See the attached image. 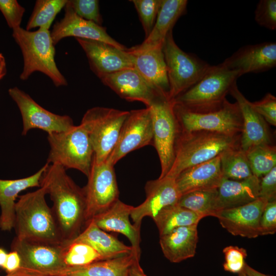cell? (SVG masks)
<instances>
[{
	"label": "cell",
	"mask_w": 276,
	"mask_h": 276,
	"mask_svg": "<svg viewBox=\"0 0 276 276\" xmlns=\"http://www.w3.org/2000/svg\"><path fill=\"white\" fill-rule=\"evenodd\" d=\"M162 47L131 52L133 67L159 95L169 98V84Z\"/></svg>",
	"instance_id": "obj_22"
},
{
	"label": "cell",
	"mask_w": 276,
	"mask_h": 276,
	"mask_svg": "<svg viewBox=\"0 0 276 276\" xmlns=\"http://www.w3.org/2000/svg\"><path fill=\"white\" fill-rule=\"evenodd\" d=\"M229 94L236 100L242 118L240 148L246 152L259 145L271 144V135L267 123L240 91L237 83L232 86Z\"/></svg>",
	"instance_id": "obj_20"
},
{
	"label": "cell",
	"mask_w": 276,
	"mask_h": 276,
	"mask_svg": "<svg viewBox=\"0 0 276 276\" xmlns=\"http://www.w3.org/2000/svg\"><path fill=\"white\" fill-rule=\"evenodd\" d=\"M259 197L268 201L276 199V167L260 178Z\"/></svg>",
	"instance_id": "obj_44"
},
{
	"label": "cell",
	"mask_w": 276,
	"mask_h": 276,
	"mask_svg": "<svg viewBox=\"0 0 276 276\" xmlns=\"http://www.w3.org/2000/svg\"><path fill=\"white\" fill-rule=\"evenodd\" d=\"M222 178L219 155L183 170L175 181L182 195L195 191L217 189Z\"/></svg>",
	"instance_id": "obj_24"
},
{
	"label": "cell",
	"mask_w": 276,
	"mask_h": 276,
	"mask_svg": "<svg viewBox=\"0 0 276 276\" xmlns=\"http://www.w3.org/2000/svg\"><path fill=\"white\" fill-rule=\"evenodd\" d=\"M259 183L260 178L254 175L242 180L222 178L217 189V211L254 201L259 197Z\"/></svg>",
	"instance_id": "obj_28"
},
{
	"label": "cell",
	"mask_w": 276,
	"mask_h": 276,
	"mask_svg": "<svg viewBox=\"0 0 276 276\" xmlns=\"http://www.w3.org/2000/svg\"><path fill=\"white\" fill-rule=\"evenodd\" d=\"M217 189L198 190L182 195L177 204L202 216H214L217 211Z\"/></svg>",
	"instance_id": "obj_33"
},
{
	"label": "cell",
	"mask_w": 276,
	"mask_h": 276,
	"mask_svg": "<svg viewBox=\"0 0 276 276\" xmlns=\"http://www.w3.org/2000/svg\"><path fill=\"white\" fill-rule=\"evenodd\" d=\"M162 50L169 84V99L173 100L195 85L211 65L182 50L174 41L172 31L168 34Z\"/></svg>",
	"instance_id": "obj_8"
},
{
	"label": "cell",
	"mask_w": 276,
	"mask_h": 276,
	"mask_svg": "<svg viewBox=\"0 0 276 276\" xmlns=\"http://www.w3.org/2000/svg\"><path fill=\"white\" fill-rule=\"evenodd\" d=\"M253 175L259 178L276 167V147L262 144L252 147L246 152Z\"/></svg>",
	"instance_id": "obj_35"
},
{
	"label": "cell",
	"mask_w": 276,
	"mask_h": 276,
	"mask_svg": "<svg viewBox=\"0 0 276 276\" xmlns=\"http://www.w3.org/2000/svg\"><path fill=\"white\" fill-rule=\"evenodd\" d=\"M0 10L10 28L20 27L25 9L17 1L0 0Z\"/></svg>",
	"instance_id": "obj_41"
},
{
	"label": "cell",
	"mask_w": 276,
	"mask_h": 276,
	"mask_svg": "<svg viewBox=\"0 0 276 276\" xmlns=\"http://www.w3.org/2000/svg\"><path fill=\"white\" fill-rule=\"evenodd\" d=\"M146 37L150 33L156 20L162 0H132Z\"/></svg>",
	"instance_id": "obj_37"
},
{
	"label": "cell",
	"mask_w": 276,
	"mask_h": 276,
	"mask_svg": "<svg viewBox=\"0 0 276 276\" xmlns=\"http://www.w3.org/2000/svg\"><path fill=\"white\" fill-rule=\"evenodd\" d=\"M140 259L139 258L135 259L130 267L128 276H147L140 266Z\"/></svg>",
	"instance_id": "obj_46"
},
{
	"label": "cell",
	"mask_w": 276,
	"mask_h": 276,
	"mask_svg": "<svg viewBox=\"0 0 276 276\" xmlns=\"http://www.w3.org/2000/svg\"><path fill=\"white\" fill-rule=\"evenodd\" d=\"M40 183L53 201L51 209L65 245L85 226L86 202L83 188L75 183L63 167L48 163Z\"/></svg>",
	"instance_id": "obj_1"
},
{
	"label": "cell",
	"mask_w": 276,
	"mask_h": 276,
	"mask_svg": "<svg viewBox=\"0 0 276 276\" xmlns=\"http://www.w3.org/2000/svg\"><path fill=\"white\" fill-rule=\"evenodd\" d=\"M136 258L140 257L132 252L83 266L66 267L51 276H128L130 267Z\"/></svg>",
	"instance_id": "obj_29"
},
{
	"label": "cell",
	"mask_w": 276,
	"mask_h": 276,
	"mask_svg": "<svg viewBox=\"0 0 276 276\" xmlns=\"http://www.w3.org/2000/svg\"><path fill=\"white\" fill-rule=\"evenodd\" d=\"M50 150L47 162L67 169H76L87 177L91 167L94 152L88 135L80 124L68 130L48 134Z\"/></svg>",
	"instance_id": "obj_6"
},
{
	"label": "cell",
	"mask_w": 276,
	"mask_h": 276,
	"mask_svg": "<svg viewBox=\"0 0 276 276\" xmlns=\"http://www.w3.org/2000/svg\"><path fill=\"white\" fill-rule=\"evenodd\" d=\"M222 63L238 72L240 77L268 71L276 66V43L264 42L242 47Z\"/></svg>",
	"instance_id": "obj_19"
},
{
	"label": "cell",
	"mask_w": 276,
	"mask_h": 276,
	"mask_svg": "<svg viewBox=\"0 0 276 276\" xmlns=\"http://www.w3.org/2000/svg\"><path fill=\"white\" fill-rule=\"evenodd\" d=\"M128 111L112 108L94 107L84 113L80 124L86 130L97 164L106 160L118 139Z\"/></svg>",
	"instance_id": "obj_9"
},
{
	"label": "cell",
	"mask_w": 276,
	"mask_h": 276,
	"mask_svg": "<svg viewBox=\"0 0 276 276\" xmlns=\"http://www.w3.org/2000/svg\"><path fill=\"white\" fill-rule=\"evenodd\" d=\"M240 77L222 63L211 65L203 76L193 86L173 102L189 111L206 112L220 108L226 96Z\"/></svg>",
	"instance_id": "obj_4"
},
{
	"label": "cell",
	"mask_w": 276,
	"mask_h": 276,
	"mask_svg": "<svg viewBox=\"0 0 276 276\" xmlns=\"http://www.w3.org/2000/svg\"><path fill=\"white\" fill-rule=\"evenodd\" d=\"M242 271L246 276H269L255 270L248 265L246 262L244 265Z\"/></svg>",
	"instance_id": "obj_47"
},
{
	"label": "cell",
	"mask_w": 276,
	"mask_h": 276,
	"mask_svg": "<svg viewBox=\"0 0 276 276\" xmlns=\"http://www.w3.org/2000/svg\"><path fill=\"white\" fill-rule=\"evenodd\" d=\"M198 240L197 225L177 227L159 236L163 253L172 263H179L193 257Z\"/></svg>",
	"instance_id": "obj_27"
},
{
	"label": "cell",
	"mask_w": 276,
	"mask_h": 276,
	"mask_svg": "<svg viewBox=\"0 0 276 276\" xmlns=\"http://www.w3.org/2000/svg\"><path fill=\"white\" fill-rule=\"evenodd\" d=\"M255 110L260 114L266 123L276 126V98L267 93L261 100L251 102Z\"/></svg>",
	"instance_id": "obj_42"
},
{
	"label": "cell",
	"mask_w": 276,
	"mask_h": 276,
	"mask_svg": "<svg viewBox=\"0 0 276 276\" xmlns=\"http://www.w3.org/2000/svg\"><path fill=\"white\" fill-rule=\"evenodd\" d=\"M68 3L74 12L80 17L101 26L102 18L97 0H72Z\"/></svg>",
	"instance_id": "obj_39"
},
{
	"label": "cell",
	"mask_w": 276,
	"mask_h": 276,
	"mask_svg": "<svg viewBox=\"0 0 276 276\" xmlns=\"http://www.w3.org/2000/svg\"><path fill=\"white\" fill-rule=\"evenodd\" d=\"M100 79L121 98L128 101L142 102L146 107L163 96L149 86L133 68L108 74Z\"/></svg>",
	"instance_id": "obj_21"
},
{
	"label": "cell",
	"mask_w": 276,
	"mask_h": 276,
	"mask_svg": "<svg viewBox=\"0 0 276 276\" xmlns=\"http://www.w3.org/2000/svg\"><path fill=\"white\" fill-rule=\"evenodd\" d=\"M63 258L66 267L83 266L107 259L90 245L78 241L64 245Z\"/></svg>",
	"instance_id": "obj_36"
},
{
	"label": "cell",
	"mask_w": 276,
	"mask_h": 276,
	"mask_svg": "<svg viewBox=\"0 0 276 276\" xmlns=\"http://www.w3.org/2000/svg\"><path fill=\"white\" fill-rule=\"evenodd\" d=\"M20 265V258L15 250H11L7 254L5 263L3 267L7 274H10L17 270Z\"/></svg>",
	"instance_id": "obj_45"
},
{
	"label": "cell",
	"mask_w": 276,
	"mask_h": 276,
	"mask_svg": "<svg viewBox=\"0 0 276 276\" xmlns=\"http://www.w3.org/2000/svg\"><path fill=\"white\" fill-rule=\"evenodd\" d=\"M9 94L20 110L23 124L22 135L33 129H39L48 134L65 131L74 125L68 116H60L42 107L28 94L14 87L9 89Z\"/></svg>",
	"instance_id": "obj_14"
},
{
	"label": "cell",
	"mask_w": 276,
	"mask_h": 276,
	"mask_svg": "<svg viewBox=\"0 0 276 276\" xmlns=\"http://www.w3.org/2000/svg\"><path fill=\"white\" fill-rule=\"evenodd\" d=\"M240 136L232 137L205 131L180 132L174 162L165 176L175 179L187 168L210 160L227 149L239 146Z\"/></svg>",
	"instance_id": "obj_3"
},
{
	"label": "cell",
	"mask_w": 276,
	"mask_h": 276,
	"mask_svg": "<svg viewBox=\"0 0 276 276\" xmlns=\"http://www.w3.org/2000/svg\"><path fill=\"white\" fill-rule=\"evenodd\" d=\"M225 262L224 269L232 273H239L243 268L247 254L246 250L237 246H228L223 250Z\"/></svg>",
	"instance_id": "obj_40"
},
{
	"label": "cell",
	"mask_w": 276,
	"mask_h": 276,
	"mask_svg": "<svg viewBox=\"0 0 276 276\" xmlns=\"http://www.w3.org/2000/svg\"><path fill=\"white\" fill-rule=\"evenodd\" d=\"M64 245L52 244L24 240L15 237L11 250L20 258L19 268L8 274L15 276H51L66 267L63 258Z\"/></svg>",
	"instance_id": "obj_11"
},
{
	"label": "cell",
	"mask_w": 276,
	"mask_h": 276,
	"mask_svg": "<svg viewBox=\"0 0 276 276\" xmlns=\"http://www.w3.org/2000/svg\"><path fill=\"white\" fill-rule=\"evenodd\" d=\"M133 207L118 199L107 210L92 220L101 229L107 232L120 233L127 237L131 243L133 252L140 257V229L130 221Z\"/></svg>",
	"instance_id": "obj_23"
},
{
	"label": "cell",
	"mask_w": 276,
	"mask_h": 276,
	"mask_svg": "<svg viewBox=\"0 0 276 276\" xmlns=\"http://www.w3.org/2000/svg\"><path fill=\"white\" fill-rule=\"evenodd\" d=\"M255 19L261 26L271 30H275L276 29V1H260L255 11Z\"/></svg>",
	"instance_id": "obj_38"
},
{
	"label": "cell",
	"mask_w": 276,
	"mask_h": 276,
	"mask_svg": "<svg viewBox=\"0 0 276 276\" xmlns=\"http://www.w3.org/2000/svg\"><path fill=\"white\" fill-rule=\"evenodd\" d=\"M72 241L82 242L90 245L107 259L133 252L131 246L125 245L115 236L100 228L93 220Z\"/></svg>",
	"instance_id": "obj_30"
},
{
	"label": "cell",
	"mask_w": 276,
	"mask_h": 276,
	"mask_svg": "<svg viewBox=\"0 0 276 276\" xmlns=\"http://www.w3.org/2000/svg\"><path fill=\"white\" fill-rule=\"evenodd\" d=\"M87 57L90 68L99 79L124 69L133 68L130 54L108 43L76 38Z\"/></svg>",
	"instance_id": "obj_17"
},
{
	"label": "cell",
	"mask_w": 276,
	"mask_h": 276,
	"mask_svg": "<svg viewBox=\"0 0 276 276\" xmlns=\"http://www.w3.org/2000/svg\"><path fill=\"white\" fill-rule=\"evenodd\" d=\"M260 235L274 234L276 232V199L267 202L261 216Z\"/></svg>",
	"instance_id": "obj_43"
},
{
	"label": "cell",
	"mask_w": 276,
	"mask_h": 276,
	"mask_svg": "<svg viewBox=\"0 0 276 276\" xmlns=\"http://www.w3.org/2000/svg\"><path fill=\"white\" fill-rule=\"evenodd\" d=\"M268 201L258 197L247 204L218 211L213 217L222 227L234 236L254 238L260 235L259 223Z\"/></svg>",
	"instance_id": "obj_16"
},
{
	"label": "cell",
	"mask_w": 276,
	"mask_h": 276,
	"mask_svg": "<svg viewBox=\"0 0 276 276\" xmlns=\"http://www.w3.org/2000/svg\"><path fill=\"white\" fill-rule=\"evenodd\" d=\"M45 164L35 174L20 179H0V229L11 231L15 220V200L21 191L30 188L40 187V179Z\"/></svg>",
	"instance_id": "obj_26"
},
{
	"label": "cell",
	"mask_w": 276,
	"mask_h": 276,
	"mask_svg": "<svg viewBox=\"0 0 276 276\" xmlns=\"http://www.w3.org/2000/svg\"><path fill=\"white\" fill-rule=\"evenodd\" d=\"M188 1L162 0L161 5L154 25L145 39L140 44L129 49L140 52L163 47L164 42L178 18L185 14Z\"/></svg>",
	"instance_id": "obj_25"
},
{
	"label": "cell",
	"mask_w": 276,
	"mask_h": 276,
	"mask_svg": "<svg viewBox=\"0 0 276 276\" xmlns=\"http://www.w3.org/2000/svg\"><path fill=\"white\" fill-rule=\"evenodd\" d=\"M67 0H37L26 26V30L33 28L49 30L57 14L64 7Z\"/></svg>",
	"instance_id": "obj_34"
},
{
	"label": "cell",
	"mask_w": 276,
	"mask_h": 276,
	"mask_svg": "<svg viewBox=\"0 0 276 276\" xmlns=\"http://www.w3.org/2000/svg\"><path fill=\"white\" fill-rule=\"evenodd\" d=\"M238 276H246V275L242 271H241V272L238 273Z\"/></svg>",
	"instance_id": "obj_50"
},
{
	"label": "cell",
	"mask_w": 276,
	"mask_h": 276,
	"mask_svg": "<svg viewBox=\"0 0 276 276\" xmlns=\"http://www.w3.org/2000/svg\"><path fill=\"white\" fill-rule=\"evenodd\" d=\"M87 178V184L83 187L86 202L85 226L119 199L113 165L106 160L97 164L93 158Z\"/></svg>",
	"instance_id": "obj_12"
},
{
	"label": "cell",
	"mask_w": 276,
	"mask_h": 276,
	"mask_svg": "<svg viewBox=\"0 0 276 276\" xmlns=\"http://www.w3.org/2000/svg\"><path fill=\"white\" fill-rule=\"evenodd\" d=\"M202 218L198 214L177 204L163 210L152 219L160 236L177 227L198 225Z\"/></svg>",
	"instance_id": "obj_31"
},
{
	"label": "cell",
	"mask_w": 276,
	"mask_h": 276,
	"mask_svg": "<svg viewBox=\"0 0 276 276\" xmlns=\"http://www.w3.org/2000/svg\"><path fill=\"white\" fill-rule=\"evenodd\" d=\"M7 254L4 249L0 247V267L2 268L5 263Z\"/></svg>",
	"instance_id": "obj_49"
},
{
	"label": "cell",
	"mask_w": 276,
	"mask_h": 276,
	"mask_svg": "<svg viewBox=\"0 0 276 276\" xmlns=\"http://www.w3.org/2000/svg\"><path fill=\"white\" fill-rule=\"evenodd\" d=\"M6 71L5 58L3 55L0 53V80L5 75Z\"/></svg>",
	"instance_id": "obj_48"
},
{
	"label": "cell",
	"mask_w": 276,
	"mask_h": 276,
	"mask_svg": "<svg viewBox=\"0 0 276 276\" xmlns=\"http://www.w3.org/2000/svg\"><path fill=\"white\" fill-rule=\"evenodd\" d=\"M153 132L148 107L132 110L123 122L117 143L106 159L114 166L125 155L148 145H153Z\"/></svg>",
	"instance_id": "obj_13"
},
{
	"label": "cell",
	"mask_w": 276,
	"mask_h": 276,
	"mask_svg": "<svg viewBox=\"0 0 276 276\" xmlns=\"http://www.w3.org/2000/svg\"><path fill=\"white\" fill-rule=\"evenodd\" d=\"M146 199L130 214L134 226L141 229L142 220L146 217L153 219L163 210L178 203L181 196L175 179L164 177L148 181L145 186Z\"/></svg>",
	"instance_id": "obj_15"
},
{
	"label": "cell",
	"mask_w": 276,
	"mask_h": 276,
	"mask_svg": "<svg viewBox=\"0 0 276 276\" xmlns=\"http://www.w3.org/2000/svg\"><path fill=\"white\" fill-rule=\"evenodd\" d=\"M45 189L19 196L15 205L13 228L20 240L52 244H63L52 210L47 204Z\"/></svg>",
	"instance_id": "obj_2"
},
{
	"label": "cell",
	"mask_w": 276,
	"mask_h": 276,
	"mask_svg": "<svg viewBox=\"0 0 276 276\" xmlns=\"http://www.w3.org/2000/svg\"><path fill=\"white\" fill-rule=\"evenodd\" d=\"M6 276H15V275L7 274Z\"/></svg>",
	"instance_id": "obj_51"
},
{
	"label": "cell",
	"mask_w": 276,
	"mask_h": 276,
	"mask_svg": "<svg viewBox=\"0 0 276 276\" xmlns=\"http://www.w3.org/2000/svg\"><path fill=\"white\" fill-rule=\"evenodd\" d=\"M12 36L24 58L21 80H27L33 73L38 71L48 76L57 87L67 85L55 61V45L49 30L39 28L30 31L20 27L13 30Z\"/></svg>",
	"instance_id": "obj_5"
},
{
	"label": "cell",
	"mask_w": 276,
	"mask_h": 276,
	"mask_svg": "<svg viewBox=\"0 0 276 276\" xmlns=\"http://www.w3.org/2000/svg\"><path fill=\"white\" fill-rule=\"evenodd\" d=\"M220 160L223 178L242 180L253 175L246 152L240 146L223 151Z\"/></svg>",
	"instance_id": "obj_32"
},
{
	"label": "cell",
	"mask_w": 276,
	"mask_h": 276,
	"mask_svg": "<svg viewBox=\"0 0 276 276\" xmlns=\"http://www.w3.org/2000/svg\"><path fill=\"white\" fill-rule=\"evenodd\" d=\"M64 8L63 18L54 25L50 32L54 45L63 38L74 36L76 38L102 41L124 51L127 49L110 37L106 28L79 16L70 6L68 1Z\"/></svg>",
	"instance_id": "obj_18"
},
{
	"label": "cell",
	"mask_w": 276,
	"mask_h": 276,
	"mask_svg": "<svg viewBox=\"0 0 276 276\" xmlns=\"http://www.w3.org/2000/svg\"><path fill=\"white\" fill-rule=\"evenodd\" d=\"M152 118L153 145L157 153L161 167L158 178L165 177L173 163L176 142L180 133L174 113L173 102L160 96L148 107Z\"/></svg>",
	"instance_id": "obj_10"
},
{
	"label": "cell",
	"mask_w": 276,
	"mask_h": 276,
	"mask_svg": "<svg viewBox=\"0 0 276 276\" xmlns=\"http://www.w3.org/2000/svg\"><path fill=\"white\" fill-rule=\"evenodd\" d=\"M173 108L180 132L205 131L235 137L242 131V118L236 102L226 100L219 109L201 113L189 111L174 102Z\"/></svg>",
	"instance_id": "obj_7"
}]
</instances>
